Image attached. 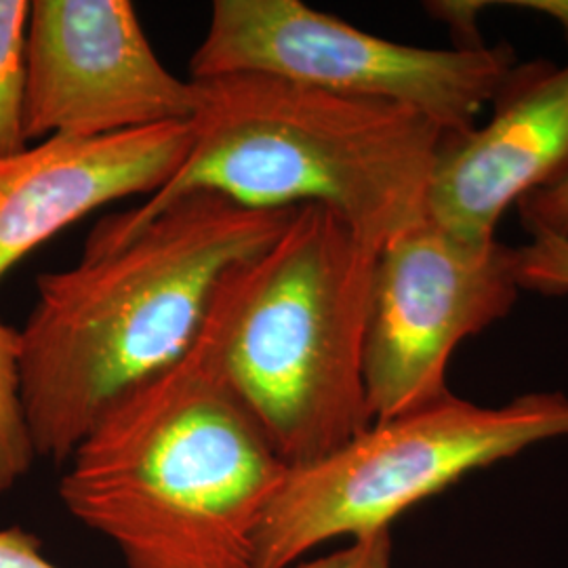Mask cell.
Wrapping results in <instances>:
<instances>
[{
  "mask_svg": "<svg viewBox=\"0 0 568 568\" xmlns=\"http://www.w3.org/2000/svg\"><path fill=\"white\" fill-rule=\"evenodd\" d=\"M0 568H60L42 554L41 539L20 527L0 528Z\"/></svg>",
  "mask_w": 568,
  "mask_h": 568,
  "instance_id": "2e32d148",
  "label": "cell"
},
{
  "mask_svg": "<svg viewBox=\"0 0 568 568\" xmlns=\"http://www.w3.org/2000/svg\"><path fill=\"white\" fill-rule=\"evenodd\" d=\"M568 436V396L527 394L478 406L440 400L373 426L323 459L293 467L265 509L255 568H291L337 537L389 530L406 509L525 448Z\"/></svg>",
  "mask_w": 568,
  "mask_h": 568,
  "instance_id": "5b68a950",
  "label": "cell"
},
{
  "mask_svg": "<svg viewBox=\"0 0 568 568\" xmlns=\"http://www.w3.org/2000/svg\"><path fill=\"white\" fill-rule=\"evenodd\" d=\"M516 204L530 234H556L568 239V169L548 185L528 192Z\"/></svg>",
  "mask_w": 568,
  "mask_h": 568,
  "instance_id": "5bb4252c",
  "label": "cell"
},
{
  "mask_svg": "<svg viewBox=\"0 0 568 568\" xmlns=\"http://www.w3.org/2000/svg\"><path fill=\"white\" fill-rule=\"evenodd\" d=\"M516 72L508 44L424 49L386 41L300 0H215L190 79L265 74L398 103L457 135Z\"/></svg>",
  "mask_w": 568,
  "mask_h": 568,
  "instance_id": "8992f818",
  "label": "cell"
},
{
  "mask_svg": "<svg viewBox=\"0 0 568 568\" xmlns=\"http://www.w3.org/2000/svg\"><path fill=\"white\" fill-rule=\"evenodd\" d=\"M65 464L63 508L126 568H255L288 471L225 377L213 310L196 344L110 406Z\"/></svg>",
  "mask_w": 568,
  "mask_h": 568,
  "instance_id": "7a4b0ae2",
  "label": "cell"
},
{
  "mask_svg": "<svg viewBox=\"0 0 568 568\" xmlns=\"http://www.w3.org/2000/svg\"><path fill=\"white\" fill-rule=\"evenodd\" d=\"M192 145V122L102 138L51 135L0 156V281L68 225L173 178Z\"/></svg>",
  "mask_w": 568,
  "mask_h": 568,
  "instance_id": "30bf717a",
  "label": "cell"
},
{
  "mask_svg": "<svg viewBox=\"0 0 568 568\" xmlns=\"http://www.w3.org/2000/svg\"><path fill=\"white\" fill-rule=\"evenodd\" d=\"M530 236V243L516 246L520 288L544 295H568V239L556 234Z\"/></svg>",
  "mask_w": 568,
  "mask_h": 568,
  "instance_id": "4fadbf2b",
  "label": "cell"
},
{
  "mask_svg": "<svg viewBox=\"0 0 568 568\" xmlns=\"http://www.w3.org/2000/svg\"><path fill=\"white\" fill-rule=\"evenodd\" d=\"M375 257L339 215L304 204L215 302L225 377L288 469L373 426L363 349Z\"/></svg>",
  "mask_w": 568,
  "mask_h": 568,
  "instance_id": "277c9868",
  "label": "cell"
},
{
  "mask_svg": "<svg viewBox=\"0 0 568 568\" xmlns=\"http://www.w3.org/2000/svg\"><path fill=\"white\" fill-rule=\"evenodd\" d=\"M493 119L445 135L426 215L464 243H488L504 213L568 169V65L516 68Z\"/></svg>",
  "mask_w": 568,
  "mask_h": 568,
  "instance_id": "9c48e42d",
  "label": "cell"
},
{
  "mask_svg": "<svg viewBox=\"0 0 568 568\" xmlns=\"http://www.w3.org/2000/svg\"><path fill=\"white\" fill-rule=\"evenodd\" d=\"M427 11L445 21L448 28L462 37V41L457 42V47H480L485 42L478 37V13L487 7V2H427Z\"/></svg>",
  "mask_w": 568,
  "mask_h": 568,
  "instance_id": "e0dca14e",
  "label": "cell"
},
{
  "mask_svg": "<svg viewBox=\"0 0 568 568\" xmlns=\"http://www.w3.org/2000/svg\"><path fill=\"white\" fill-rule=\"evenodd\" d=\"M37 459L20 398V331L0 321V497L18 487Z\"/></svg>",
  "mask_w": 568,
  "mask_h": 568,
  "instance_id": "8fae6325",
  "label": "cell"
},
{
  "mask_svg": "<svg viewBox=\"0 0 568 568\" xmlns=\"http://www.w3.org/2000/svg\"><path fill=\"white\" fill-rule=\"evenodd\" d=\"M291 568H392V535L382 530L354 539L349 548L321 556Z\"/></svg>",
  "mask_w": 568,
  "mask_h": 568,
  "instance_id": "9a60e30c",
  "label": "cell"
},
{
  "mask_svg": "<svg viewBox=\"0 0 568 568\" xmlns=\"http://www.w3.org/2000/svg\"><path fill=\"white\" fill-rule=\"evenodd\" d=\"M201 87L164 68L129 0H32L26 32V142L102 138L192 122Z\"/></svg>",
  "mask_w": 568,
  "mask_h": 568,
  "instance_id": "ba28073f",
  "label": "cell"
},
{
  "mask_svg": "<svg viewBox=\"0 0 568 568\" xmlns=\"http://www.w3.org/2000/svg\"><path fill=\"white\" fill-rule=\"evenodd\" d=\"M520 9H530L537 13H546L551 20L558 21L565 37L568 41V0H520V2H509Z\"/></svg>",
  "mask_w": 568,
  "mask_h": 568,
  "instance_id": "ac0fdd59",
  "label": "cell"
},
{
  "mask_svg": "<svg viewBox=\"0 0 568 568\" xmlns=\"http://www.w3.org/2000/svg\"><path fill=\"white\" fill-rule=\"evenodd\" d=\"M516 246L464 243L424 220L375 257L366 312L363 375L375 422L447 396V366L466 337L518 302Z\"/></svg>",
  "mask_w": 568,
  "mask_h": 568,
  "instance_id": "52a82bcc",
  "label": "cell"
},
{
  "mask_svg": "<svg viewBox=\"0 0 568 568\" xmlns=\"http://www.w3.org/2000/svg\"><path fill=\"white\" fill-rule=\"evenodd\" d=\"M28 18L30 0H0V156L28 145L23 135Z\"/></svg>",
  "mask_w": 568,
  "mask_h": 568,
  "instance_id": "7c38bea8",
  "label": "cell"
},
{
  "mask_svg": "<svg viewBox=\"0 0 568 568\" xmlns=\"http://www.w3.org/2000/svg\"><path fill=\"white\" fill-rule=\"evenodd\" d=\"M196 82L185 159L140 206L105 215L112 224H140L196 192L251 209L318 204L377 251L426 220L445 133L424 114L265 74Z\"/></svg>",
  "mask_w": 568,
  "mask_h": 568,
  "instance_id": "3957f363",
  "label": "cell"
},
{
  "mask_svg": "<svg viewBox=\"0 0 568 568\" xmlns=\"http://www.w3.org/2000/svg\"><path fill=\"white\" fill-rule=\"evenodd\" d=\"M295 209L196 192L140 224L108 217L81 262L37 278L20 328V398L37 457L63 466L129 392L196 344L230 274L274 243Z\"/></svg>",
  "mask_w": 568,
  "mask_h": 568,
  "instance_id": "6da1fadb",
  "label": "cell"
}]
</instances>
